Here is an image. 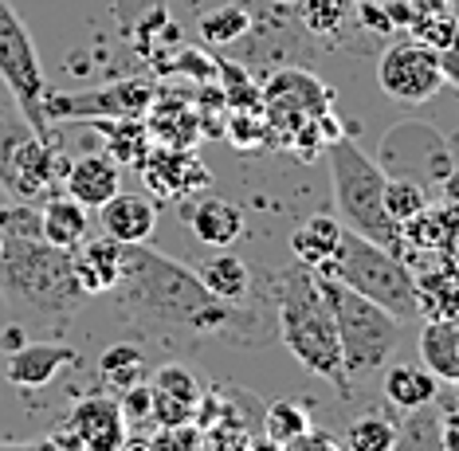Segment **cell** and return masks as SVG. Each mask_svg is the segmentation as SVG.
<instances>
[{
	"mask_svg": "<svg viewBox=\"0 0 459 451\" xmlns=\"http://www.w3.org/2000/svg\"><path fill=\"white\" fill-rule=\"evenodd\" d=\"M110 295L118 318L165 350L189 353L204 342L255 345L267 334V322H259L255 310L212 299L196 271L145 244H122V279Z\"/></svg>",
	"mask_w": 459,
	"mask_h": 451,
	"instance_id": "cell-1",
	"label": "cell"
},
{
	"mask_svg": "<svg viewBox=\"0 0 459 451\" xmlns=\"http://www.w3.org/2000/svg\"><path fill=\"white\" fill-rule=\"evenodd\" d=\"M0 299L16 318L48 330H67L82 307V291L71 275V251L48 244L36 204H0Z\"/></svg>",
	"mask_w": 459,
	"mask_h": 451,
	"instance_id": "cell-2",
	"label": "cell"
},
{
	"mask_svg": "<svg viewBox=\"0 0 459 451\" xmlns=\"http://www.w3.org/2000/svg\"><path fill=\"white\" fill-rule=\"evenodd\" d=\"M271 314H275L279 338L290 350L307 373H315L318 381L333 385L342 396H353V381L342 365V342L338 326H333V310L322 291V275L310 267H302L299 259L290 267H279L271 275Z\"/></svg>",
	"mask_w": 459,
	"mask_h": 451,
	"instance_id": "cell-3",
	"label": "cell"
},
{
	"mask_svg": "<svg viewBox=\"0 0 459 451\" xmlns=\"http://www.w3.org/2000/svg\"><path fill=\"white\" fill-rule=\"evenodd\" d=\"M330 153V181H333V204H338V220L373 244L396 251L404 239V228L385 212V173L369 153L353 138H333L326 145Z\"/></svg>",
	"mask_w": 459,
	"mask_h": 451,
	"instance_id": "cell-4",
	"label": "cell"
},
{
	"mask_svg": "<svg viewBox=\"0 0 459 451\" xmlns=\"http://www.w3.org/2000/svg\"><path fill=\"white\" fill-rule=\"evenodd\" d=\"M322 291H326V302L333 310V326H338L346 377L353 385L377 377L396 353V342H401V318H393L385 307L361 299L358 291H350L346 282H338L330 275H322Z\"/></svg>",
	"mask_w": 459,
	"mask_h": 451,
	"instance_id": "cell-5",
	"label": "cell"
},
{
	"mask_svg": "<svg viewBox=\"0 0 459 451\" xmlns=\"http://www.w3.org/2000/svg\"><path fill=\"white\" fill-rule=\"evenodd\" d=\"M326 275L346 282L350 291L377 302V307H385L401 322L420 314V287H416V279L409 275V267L396 259V251L373 244V239L350 232V228H346V236H342V247H338V256H333Z\"/></svg>",
	"mask_w": 459,
	"mask_h": 451,
	"instance_id": "cell-6",
	"label": "cell"
},
{
	"mask_svg": "<svg viewBox=\"0 0 459 451\" xmlns=\"http://www.w3.org/2000/svg\"><path fill=\"white\" fill-rule=\"evenodd\" d=\"M0 82H4L16 114L36 130V138L56 145V134H51V122L44 110V99H48L44 67H39L36 44L28 36L24 20L16 16V8L8 0H0Z\"/></svg>",
	"mask_w": 459,
	"mask_h": 451,
	"instance_id": "cell-7",
	"label": "cell"
},
{
	"mask_svg": "<svg viewBox=\"0 0 459 451\" xmlns=\"http://www.w3.org/2000/svg\"><path fill=\"white\" fill-rule=\"evenodd\" d=\"M67 165L59 161L56 145L36 138V130L13 110L0 107V188L24 204H39L51 196L56 177H64Z\"/></svg>",
	"mask_w": 459,
	"mask_h": 451,
	"instance_id": "cell-8",
	"label": "cell"
},
{
	"mask_svg": "<svg viewBox=\"0 0 459 451\" xmlns=\"http://www.w3.org/2000/svg\"><path fill=\"white\" fill-rule=\"evenodd\" d=\"M377 82L389 99L420 107L447 87L444 51L432 48L428 39H401V44L385 48V56L377 59Z\"/></svg>",
	"mask_w": 459,
	"mask_h": 451,
	"instance_id": "cell-9",
	"label": "cell"
},
{
	"mask_svg": "<svg viewBox=\"0 0 459 451\" xmlns=\"http://www.w3.org/2000/svg\"><path fill=\"white\" fill-rule=\"evenodd\" d=\"M153 87L145 79H122L95 91H48V122H99V118H142L153 107Z\"/></svg>",
	"mask_w": 459,
	"mask_h": 451,
	"instance_id": "cell-10",
	"label": "cell"
},
{
	"mask_svg": "<svg viewBox=\"0 0 459 451\" xmlns=\"http://www.w3.org/2000/svg\"><path fill=\"white\" fill-rule=\"evenodd\" d=\"M126 432L130 428L122 421V408L107 396H87L67 416V436L79 451H122Z\"/></svg>",
	"mask_w": 459,
	"mask_h": 451,
	"instance_id": "cell-11",
	"label": "cell"
},
{
	"mask_svg": "<svg viewBox=\"0 0 459 451\" xmlns=\"http://www.w3.org/2000/svg\"><path fill=\"white\" fill-rule=\"evenodd\" d=\"M79 365V350H71L67 342H24L13 353H4L8 381L20 389H48L56 377Z\"/></svg>",
	"mask_w": 459,
	"mask_h": 451,
	"instance_id": "cell-12",
	"label": "cell"
},
{
	"mask_svg": "<svg viewBox=\"0 0 459 451\" xmlns=\"http://www.w3.org/2000/svg\"><path fill=\"white\" fill-rule=\"evenodd\" d=\"M71 275L82 295H110L122 279V244H114L110 236H87L79 247H71Z\"/></svg>",
	"mask_w": 459,
	"mask_h": 451,
	"instance_id": "cell-13",
	"label": "cell"
},
{
	"mask_svg": "<svg viewBox=\"0 0 459 451\" xmlns=\"http://www.w3.org/2000/svg\"><path fill=\"white\" fill-rule=\"evenodd\" d=\"M95 212L102 236H110L114 244H150L153 228H158V204L142 193H122L118 188Z\"/></svg>",
	"mask_w": 459,
	"mask_h": 451,
	"instance_id": "cell-14",
	"label": "cell"
},
{
	"mask_svg": "<svg viewBox=\"0 0 459 451\" xmlns=\"http://www.w3.org/2000/svg\"><path fill=\"white\" fill-rule=\"evenodd\" d=\"M122 188V165L110 153H82L67 165L64 173V193L75 196L82 208H102L114 193Z\"/></svg>",
	"mask_w": 459,
	"mask_h": 451,
	"instance_id": "cell-15",
	"label": "cell"
},
{
	"mask_svg": "<svg viewBox=\"0 0 459 451\" xmlns=\"http://www.w3.org/2000/svg\"><path fill=\"white\" fill-rule=\"evenodd\" d=\"M342 236H346V224L338 216H307L295 228V236H290V251H295V259L302 267L326 275L342 247Z\"/></svg>",
	"mask_w": 459,
	"mask_h": 451,
	"instance_id": "cell-16",
	"label": "cell"
},
{
	"mask_svg": "<svg viewBox=\"0 0 459 451\" xmlns=\"http://www.w3.org/2000/svg\"><path fill=\"white\" fill-rule=\"evenodd\" d=\"M420 361L436 381H459V314H440L420 330Z\"/></svg>",
	"mask_w": 459,
	"mask_h": 451,
	"instance_id": "cell-17",
	"label": "cell"
},
{
	"mask_svg": "<svg viewBox=\"0 0 459 451\" xmlns=\"http://www.w3.org/2000/svg\"><path fill=\"white\" fill-rule=\"evenodd\" d=\"M381 389L385 401H389L396 412H416V408L432 404L440 396V381L424 369V365H409V361H396L381 369Z\"/></svg>",
	"mask_w": 459,
	"mask_h": 451,
	"instance_id": "cell-18",
	"label": "cell"
},
{
	"mask_svg": "<svg viewBox=\"0 0 459 451\" xmlns=\"http://www.w3.org/2000/svg\"><path fill=\"white\" fill-rule=\"evenodd\" d=\"M39 232H44L48 244H56L64 251L79 247L91 236V208H82L67 193L48 196V201H39Z\"/></svg>",
	"mask_w": 459,
	"mask_h": 451,
	"instance_id": "cell-19",
	"label": "cell"
},
{
	"mask_svg": "<svg viewBox=\"0 0 459 451\" xmlns=\"http://www.w3.org/2000/svg\"><path fill=\"white\" fill-rule=\"evenodd\" d=\"M189 228L204 247H232L244 236V212H239V204L224 201V196H204V201L193 204Z\"/></svg>",
	"mask_w": 459,
	"mask_h": 451,
	"instance_id": "cell-20",
	"label": "cell"
},
{
	"mask_svg": "<svg viewBox=\"0 0 459 451\" xmlns=\"http://www.w3.org/2000/svg\"><path fill=\"white\" fill-rule=\"evenodd\" d=\"M267 102H271V110L295 107V114H302L307 122H318V118H326V114H330V91L322 87L318 79L299 75V71L279 75L275 87L267 91Z\"/></svg>",
	"mask_w": 459,
	"mask_h": 451,
	"instance_id": "cell-21",
	"label": "cell"
},
{
	"mask_svg": "<svg viewBox=\"0 0 459 451\" xmlns=\"http://www.w3.org/2000/svg\"><path fill=\"white\" fill-rule=\"evenodd\" d=\"M196 279L204 282V291L221 302H244L252 295V267L232 251H216L196 267Z\"/></svg>",
	"mask_w": 459,
	"mask_h": 451,
	"instance_id": "cell-22",
	"label": "cell"
},
{
	"mask_svg": "<svg viewBox=\"0 0 459 451\" xmlns=\"http://www.w3.org/2000/svg\"><path fill=\"white\" fill-rule=\"evenodd\" d=\"M150 361H145V353L138 350V345H110L107 353L99 358V377L110 385L114 393H126L134 389V385H145L150 381Z\"/></svg>",
	"mask_w": 459,
	"mask_h": 451,
	"instance_id": "cell-23",
	"label": "cell"
},
{
	"mask_svg": "<svg viewBox=\"0 0 459 451\" xmlns=\"http://www.w3.org/2000/svg\"><path fill=\"white\" fill-rule=\"evenodd\" d=\"M393 451H444V444H440V416H436V401H432V404H424V408H416V412H404Z\"/></svg>",
	"mask_w": 459,
	"mask_h": 451,
	"instance_id": "cell-24",
	"label": "cell"
},
{
	"mask_svg": "<svg viewBox=\"0 0 459 451\" xmlns=\"http://www.w3.org/2000/svg\"><path fill=\"white\" fill-rule=\"evenodd\" d=\"M99 134H107V153L114 161H142L145 157V126L138 118H99L91 122Z\"/></svg>",
	"mask_w": 459,
	"mask_h": 451,
	"instance_id": "cell-25",
	"label": "cell"
},
{
	"mask_svg": "<svg viewBox=\"0 0 459 451\" xmlns=\"http://www.w3.org/2000/svg\"><path fill=\"white\" fill-rule=\"evenodd\" d=\"M385 212H389L401 228L428 212V193L409 177H385Z\"/></svg>",
	"mask_w": 459,
	"mask_h": 451,
	"instance_id": "cell-26",
	"label": "cell"
},
{
	"mask_svg": "<svg viewBox=\"0 0 459 451\" xmlns=\"http://www.w3.org/2000/svg\"><path fill=\"white\" fill-rule=\"evenodd\" d=\"M302 432H310V412L295 401H271L264 404V436H271L275 444H295Z\"/></svg>",
	"mask_w": 459,
	"mask_h": 451,
	"instance_id": "cell-27",
	"label": "cell"
},
{
	"mask_svg": "<svg viewBox=\"0 0 459 451\" xmlns=\"http://www.w3.org/2000/svg\"><path fill=\"white\" fill-rule=\"evenodd\" d=\"M396 432H401L396 421H389V416H381V412H365L350 424L346 447L350 451H393Z\"/></svg>",
	"mask_w": 459,
	"mask_h": 451,
	"instance_id": "cell-28",
	"label": "cell"
},
{
	"mask_svg": "<svg viewBox=\"0 0 459 451\" xmlns=\"http://www.w3.org/2000/svg\"><path fill=\"white\" fill-rule=\"evenodd\" d=\"M247 24H252V16H247L239 4L212 8V13L201 16V39L204 44H212V48H228V44H236V39L244 36Z\"/></svg>",
	"mask_w": 459,
	"mask_h": 451,
	"instance_id": "cell-29",
	"label": "cell"
},
{
	"mask_svg": "<svg viewBox=\"0 0 459 451\" xmlns=\"http://www.w3.org/2000/svg\"><path fill=\"white\" fill-rule=\"evenodd\" d=\"M150 389L158 396H169V401L189 404V408L201 404V393H204L201 385H196V377L185 369V365H177V361H169V365H161V369L150 373Z\"/></svg>",
	"mask_w": 459,
	"mask_h": 451,
	"instance_id": "cell-30",
	"label": "cell"
},
{
	"mask_svg": "<svg viewBox=\"0 0 459 451\" xmlns=\"http://www.w3.org/2000/svg\"><path fill=\"white\" fill-rule=\"evenodd\" d=\"M302 4V24L315 36H338V28L350 20L358 0H299Z\"/></svg>",
	"mask_w": 459,
	"mask_h": 451,
	"instance_id": "cell-31",
	"label": "cell"
},
{
	"mask_svg": "<svg viewBox=\"0 0 459 451\" xmlns=\"http://www.w3.org/2000/svg\"><path fill=\"white\" fill-rule=\"evenodd\" d=\"M150 451H208V444L196 424H173V428H158Z\"/></svg>",
	"mask_w": 459,
	"mask_h": 451,
	"instance_id": "cell-32",
	"label": "cell"
},
{
	"mask_svg": "<svg viewBox=\"0 0 459 451\" xmlns=\"http://www.w3.org/2000/svg\"><path fill=\"white\" fill-rule=\"evenodd\" d=\"M122 421H126V428H138L150 421L153 424V396H150V381L145 385H134V389L122 393Z\"/></svg>",
	"mask_w": 459,
	"mask_h": 451,
	"instance_id": "cell-33",
	"label": "cell"
},
{
	"mask_svg": "<svg viewBox=\"0 0 459 451\" xmlns=\"http://www.w3.org/2000/svg\"><path fill=\"white\" fill-rule=\"evenodd\" d=\"M440 416V444L444 451H459V401H444L436 408Z\"/></svg>",
	"mask_w": 459,
	"mask_h": 451,
	"instance_id": "cell-34",
	"label": "cell"
},
{
	"mask_svg": "<svg viewBox=\"0 0 459 451\" xmlns=\"http://www.w3.org/2000/svg\"><path fill=\"white\" fill-rule=\"evenodd\" d=\"M283 451H346L338 444L333 436H326V432H318V428H310V432H302L295 444H287Z\"/></svg>",
	"mask_w": 459,
	"mask_h": 451,
	"instance_id": "cell-35",
	"label": "cell"
},
{
	"mask_svg": "<svg viewBox=\"0 0 459 451\" xmlns=\"http://www.w3.org/2000/svg\"><path fill=\"white\" fill-rule=\"evenodd\" d=\"M0 451H79L71 444V436H48V439H32V444H0Z\"/></svg>",
	"mask_w": 459,
	"mask_h": 451,
	"instance_id": "cell-36",
	"label": "cell"
},
{
	"mask_svg": "<svg viewBox=\"0 0 459 451\" xmlns=\"http://www.w3.org/2000/svg\"><path fill=\"white\" fill-rule=\"evenodd\" d=\"M444 79L459 82V51H444Z\"/></svg>",
	"mask_w": 459,
	"mask_h": 451,
	"instance_id": "cell-37",
	"label": "cell"
},
{
	"mask_svg": "<svg viewBox=\"0 0 459 451\" xmlns=\"http://www.w3.org/2000/svg\"><path fill=\"white\" fill-rule=\"evenodd\" d=\"M0 345H4V353H13L16 345H24V330L8 326V330H4V338H0Z\"/></svg>",
	"mask_w": 459,
	"mask_h": 451,
	"instance_id": "cell-38",
	"label": "cell"
},
{
	"mask_svg": "<svg viewBox=\"0 0 459 451\" xmlns=\"http://www.w3.org/2000/svg\"><path fill=\"white\" fill-rule=\"evenodd\" d=\"M444 193H447V201L452 204H459V169L444 177Z\"/></svg>",
	"mask_w": 459,
	"mask_h": 451,
	"instance_id": "cell-39",
	"label": "cell"
},
{
	"mask_svg": "<svg viewBox=\"0 0 459 451\" xmlns=\"http://www.w3.org/2000/svg\"><path fill=\"white\" fill-rule=\"evenodd\" d=\"M247 451H283V444H275V439H271V436L259 432V436L252 439V447H247Z\"/></svg>",
	"mask_w": 459,
	"mask_h": 451,
	"instance_id": "cell-40",
	"label": "cell"
},
{
	"mask_svg": "<svg viewBox=\"0 0 459 451\" xmlns=\"http://www.w3.org/2000/svg\"><path fill=\"white\" fill-rule=\"evenodd\" d=\"M275 4H299V0H275Z\"/></svg>",
	"mask_w": 459,
	"mask_h": 451,
	"instance_id": "cell-41",
	"label": "cell"
},
{
	"mask_svg": "<svg viewBox=\"0 0 459 451\" xmlns=\"http://www.w3.org/2000/svg\"><path fill=\"white\" fill-rule=\"evenodd\" d=\"M455 401H459V381H455Z\"/></svg>",
	"mask_w": 459,
	"mask_h": 451,
	"instance_id": "cell-42",
	"label": "cell"
}]
</instances>
